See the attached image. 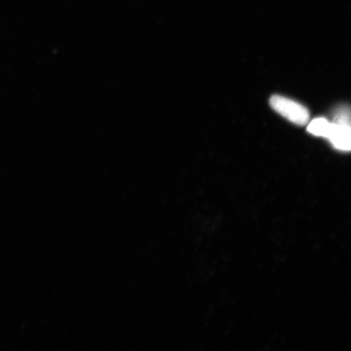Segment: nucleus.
Here are the masks:
<instances>
[{"instance_id":"obj_1","label":"nucleus","mask_w":351,"mask_h":351,"mask_svg":"<svg viewBox=\"0 0 351 351\" xmlns=\"http://www.w3.org/2000/svg\"><path fill=\"white\" fill-rule=\"evenodd\" d=\"M270 105L280 115L298 125H304L309 121L308 110L295 101L283 96L274 95L270 99Z\"/></svg>"},{"instance_id":"obj_2","label":"nucleus","mask_w":351,"mask_h":351,"mask_svg":"<svg viewBox=\"0 0 351 351\" xmlns=\"http://www.w3.org/2000/svg\"><path fill=\"white\" fill-rule=\"evenodd\" d=\"M332 146L337 150L349 152L350 150V125L330 123L327 138Z\"/></svg>"},{"instance_id":"obj_3","label":"nucleus","mask_w":351,"mask_h":351,"mask_svg":"<svg viewBox=\"0 0 351 351\" xmlns=\"http://www.w3.org/2000/svg\"><path fill=\"white\" fill-rule=\"evenodd\" d=\"M330 123L324 118H317L310 123L307 127V131L311 134L327 138L329 128H330Z\"/></svg>"},{"instance_id":"obj_4","label":"nucleus","mask_w":351,"mask_h":351,"mask_svg":"<svg viewBox=\"0 0 351 351\" xmlns=\"http://www.w3.org/2000/svg\"><path fill=\"white\" fill-rule=\"evenodd\" d=\"M336 124L350 125V112L348 106H341L337 108L335 114H333V121Z\"/></svg>"}]
</instances>
